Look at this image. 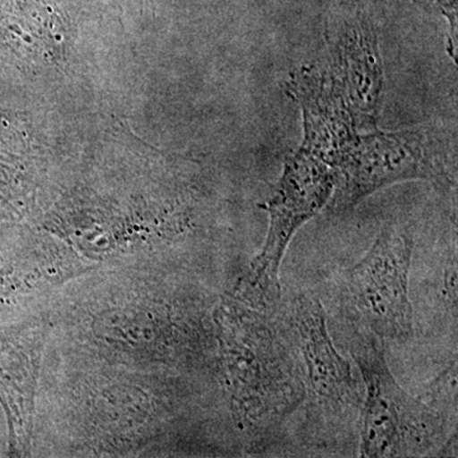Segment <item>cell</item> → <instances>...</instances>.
<instances>
[{
	"mask_svg": "<svg viewBox=\"0 0 458 458\" xmlns=\"http://www.w3.org/2000/svg\"><path fill=\"white\" fill-rule=\"evenodd\" d=\"M335 171L321 157L300 147L286 158L278 185L262 210L269 228L260 254L240 284L246 304L262 311H276L282 303L279 271L292 238L304 223L318 216L335 191Z\"/></svg>",
	"mask_w": 458,
	"mask_h": 458,
	"instance_id": "5b68a950",
	"label": "cell"
},
{
	"mask_svg": "<svg viewBox=\"0 0 458 458\" xmlns=\"http://www.w3.org/2000/svg\"><path fill=\"white\" fill-rule=\"evenodd\" d=\"M457 137L452 126H414L360 132L334 165L333 207L346 212L378 190L427 181L442 189L456 185Z\"/></svg>",
	"mask_w": 458,
	"mask_h": 458,
	"instance_id": "7a4b0ae2",
	"label": "cell"
},
{
	"mask_svg": "<svg viewBox=\"0 0 458 458\" xmlns=\"http://www.w3.org/2000/svg\"><path fill=\"white\" fill-rule=\"evenodd\" d=\"M434 11H438L450 23L451 41L456 44L457 38V0H424Z\"/></svg>",
	"mask_w": 458,
	"mask_h": 458,
	"instance_id": "9c48e42d",
	"label": "cell"
},
{
	"mask_svg": "<svg viewBox=\"0 0 458 458\" xmlns=\"http://www.w3.org/2000/svg\"><path fill=\"white\" fill-rule=\"evenodd\" d=\"M234 414L258 451L278 436L306 399L300 358L276 311L231 303L223 312Z\"/></svg>",
	"mask_w": 458,
	"mask_h": 458,
	"instance_id": "6da1fadb",
	"label": "cell"
},
{
	"mask_svg": "<svg viewBox=\"0 0 458 458\" xmlns=\"http://www.w3.org/2000/svg\"><path fill=\"white\" fill-rule=\"evenodd\" d=\"M327 55L319 60L342 93L358 131H375L384 99L378 36L360 5L334 12L327 23Z\"/></svg>",
	"mask_w": 458,
	"mask_h": 458,
	"instance_id": "52a82bcc",
	"label": "cell"
},
{
	"mask_svg": "<svg viewBox=\"0 0 458 458\" xmlns=\"http://www.w3.org/2000/svg\"><path fill=\"white\" fill-rule=\"evenodd\" d=\"M276 313L300 358L307 429L321 445L340 441L354 432L363 408V385L355 378L351 361L334 345L324 307L316 298L295 295L280 303Z\"/></svg>",
	"mask_w": 458,
	"mask_h": 458,
	"instance_id": "277c9868",
	"label": "cell"
},
{
	"mask_svg": "<svg viewBox=\"0 0 458 458\" xmlns=\"http://www.w3.org/2000/svg\"><path fill=\"white\" fill-rule=\"evenodd\" d=\"M289 98L302 111V146L331 167L358 134L351 113L321 63L301 66L285 86Z\"/></svg>",
	"mask_w": 458,
	"mask_h": 458,
	"instance_id": "ba28073f",
	"label": "cell"
},
{
	"mask_svg": "<svg viewBox=\"0 0 458 458\" xmlns=\"http://www.w3.org/2000/svg\"><path fill=\"white\" fill-rule=\"evenodd\" d=\"M412 247L409 232L387 225L369 254L344 276L340 302L352 327L400 343L414 335L409 298Z\"/></svg>",
	"mask_w": 458,
	"mask_h": 458,
	"instance_id": "8992f818",
	"label": "cell"
},
{
	"mask_svg": "<svg viewBox=\"0 0 458 458\" xmlns=\"http://www.w3.org/2000/svg\"><path fill=\"white\" fill-rule=\"evenodd\" d=\"M349 349L363 377L360 457H420L447 442L438 409L411 396L394 379L384 340L352 327Z\"/></svg>",
	"mask_w": 458,
	"mask_h": 458,
	"instance_id": "3957f363",
	"label": "cell"
}]
</instances>
